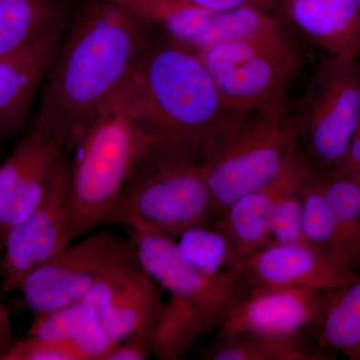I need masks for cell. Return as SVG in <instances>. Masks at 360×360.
<instances>
[{"label":"cell","mask_w":360,"mask_h":360,"mask_svg":"<svg viewBox=\"0 0 360 360\" xmlns=\"http://www.w3.org/2000/svg\"><path fill=\"white\" fill-rule=\"evenodd\" d=\"M151 37L149 27L108 0H87L60 42L44 79L35 122L68 150L89 120L129 84Z\"/></svg>","instance_id":"cell-1"},{"label":"cell","mask_w":360,"mask_h":360,"mask_svg":"<svg viewBox=\"0 0 360 360\" xmlns=\"http://www.w3.org/2000/svg\"><path fill=\"white\" fill-rule=\"evenodd\" d=\"M158 148L137 103L131 80L96 113L70 150L73 239L104 225L127 182Z\"/></svg>","instance_id":"cell-2"},{"label":"cell","mask_w":360,"mask_h":360,"mask_svg":"<svg viewBox=\"0 0 360 360\" xmlns=\"http://www.w3.org/2000/svg\"><path fill=\"white\" fill-rule=\"evenodd\" d=\"M131 86L158 150L198 162L203 137L224 108L198 54L150 39Z\"/></svg>","instance_id":"cell-3"},{"label":"cell","mask_w":360,"mask_h":360,"mask_svg":"<svg viewBox=\"0 0 360 360\" xmlns=\"http://www.w3.org/2000/svg\"><path fill=\"white\" fill-rule=\"evenodd\" d=\"M296 144L286 103L246 115L222 111L206 131L198 156L215 220L239 198L274 181Z\"/></svg>","instance_id":"cell-4"},{"label":"cell","mask_w":360,"mask_h":360,"mask_svg":"<svg viewBox=\"0 0 360 360\" xmlns=\"http://www.w3.org/2000/svg\"><path fill=\"white\" fill-rule=\"evenodd\" d=\"M214 221L212 195L198 161L156 149L127 182L104 225L174 239Z\"/></svg>","instance_id":"cell-5"},{"label":"cell","mask_w":360,"mask_h":360,"mask_svg":"<svg viewBox=\"0 0 360 360\" xmlns=\"http://www.w3.org/2000/svg\"><path fill=\"white\" fill-rule=\"evenodd\" d=\"M292 115L310 169L326 179L338 174L360 122V59L326 54Z\"/></svg>","instance_id":"cell-6"},{"label":"cell","mask_w":360,"mask_h":360,"mask_svg":"<svg viewBox=\"0 0 360 360\" xmlns=\"http://www.w3.org/2000/svg\"><path fill=\"white\" fill-rule=\"evenodd\" d=\"M224 110L246 113L285 103L298 66L288 39L238 40L200 52Z\"/></svg>","instance_id":"cell-7"},{"label":"cell","mask_w":360,"mask_h":360,"mask_svg":"<svg viewBox=\"0 0 360 360\" xmlns=\"http://www.w3.org/2000/svg\"><path fill=\"white\" fill-rule=\"evenodd\" d=\"M137 262L172 297L200 317L206 333L221 328L250 288L238 269L207 276L187 265L174 238L150 232L129 231Z\"/></svg>","instance_id":"cell-8"},{"label":"cell","mask_w":360,"mask_h":360,"mask_svg":"<svg viewBox=\"0 0 360 360\" xmlns=\"http://www.w3.org/2000/svg\"><path fill=\"white\" fill-rule=\"evenodd\" d=\"M129 11L146 26L189 51L238 40L288 39L283 26L264 9L210 11L184 0H108Z\"/></svg>","instance_id":"cell-9"},{"label":"cell","mask_w":360,"mask_h":360,"mask_svg":"<svg viewBox=\"0 0 360 360\" xmlns=\"http://www.w3.org/2000/svg\"><path fill=\"white\" fill-rule=\"evenodd\" d=\"M134 257L131 239L108 231L94 232L30 271L18 291L34 316L49 314L84 302L108 270Z\"/></svg>","instance_id":"cell-10"},{"label":"cell","mask_w":360,"mask_h":360,"mask_svg":"<svg viewBox=\"0 0 360 360\" xmlns=\"http://www.w3.org/2000/svg\"><path fill=\"white\" fill-rule=\"evenodd\" d=\"M73 240L70 158H66L39 205L8 232L2 248L0 276L6 292L65 250Z\"/></svg>","instance_id":"cell-11"},{"label":"cell","mask_w":360,"mask_h":360,"mask_svg":"<svg viewBox=\"0 0 360 360\" xmlns=\"http://www.w3.org/2000/svg\"><path fill=\"white\" fill-rule=\"evenodd\" d=\"M68 151L61 135L35 122L0 165V252L8 232L44 198Z\"/></svg>","instance_id":"cell-12"},{"label":"cell","mask_w":360,"mask_h":360,"mask_svg":"<svg viewBox=\"0 0 360 360\" xmlns=\"http://www.w3.org/2000/svg\"><path fill=\"white\" fill-rule=\"evenodd\" d=\"M84 302L101 317L115 342L148 335L160 314V286L144 271L137 258L115 265L91 288Z\"/></svg>","instance_id":"cell-13"},{"label":"cell","mask_w":360,"mask_h":360,"mask_svg":"<svg viewBox=\"0 0 360 360\" xmlns=\"http://www.w3.org/2000/svg\"><path fill=\"white\" fill-rule=\"evenodd\" d=\"M326 291L250 290L219 329L217 338L250 336L262 340L303 341L312 330Z\"/></svg>","instance_id":"cell-14"},{"label":"cell","mask_w":360,"mask_h":360,"mask_svg":"<svg viewBox=\"0 0 360 360\" xmlns=\"http://www.w3.org/2000/svg\"><path fill=\"white\" fill-rule=\"evenodd\" d=\"M238 270L250 290L329 291L356 276L343 271L307 243L266 246L246 257Z\"/></svg>","instance_id":"cell-15"},{"label":"cell","mask_w":360,"mask_h":360,"mask_svg":"<svg viewBox=\"0 0 360 360\" xmlns=\"http://www.w3.org/2000/svg\"><path fill=\"white\" fill-rule=\"evenodd\" d=\"M310 168L297 144L274 181L232 203L213 222L229 239L234 269L246 257L269 245L270 222L277 201L291 186L302 181Z\"/></svg>","instance_id":"cell-16"},{"label":"cell","mask_w":360,"mask_h":360,"mask_svg":"<svg viewBox=\"0 0 360 360\" xmlns=\"http://www.w3.org/2000/svg\"><path fill=\"white\" fill-rule=\"evenodd\" d=\"M293 25L326 54L360 59L357 0H281Z\"/></svg>","instance_id":"cell-17"},{"label":"cell","mask_w":360,"mask_h":360,"mask_svg":"<svg viewBox=\"0 0 360 360\" xmlns=\"http://www.w3.org/2000/svg\"><path fill=\"white\" fill-rule=\"evenodd\" d=\"M63 39L56 35L26 51L0 59V137L15 134L44 82Z\"/></svg>","instance_id":"cell-18"},{"label":"cell","mask_w":360,"mask_h":360,"mask_svg":"<svg viewBox=\"0 0 360 360\" xmlns=\"http://www.w3.org/2000/svg\"><path fill=\"white\" fill-rule=\"evenodd\" d=\"M68 0H0V59L63 34Z\"/></svg>","instance_id":"cell-19"},{"label":"cell","mask_w":360,"mask_h":360,"mask_svg":"<svg viewBox=\"0 0 360 360\" xmlns=\"http://www.w3.org/2000/svg\"><path fill=\"white\" fill-rule=\"evenodd\" d=\"M27 335L68 343L77 347L85 360H105L117 343L104 328L96 310L84 302L37 315Z\"/></svg>","instance_id":"cell-20"},{"label":"cell","mask_w":360,"mask_h":360,"mask_svg":"<svg viewBox=\"0 0 360 360\" xmlns=\"http://www.w3.org/2000/svg\"><path fill=\"white\" fill-rule=\"evenodd\" d=\"M311 333L321 352L360 360V274L345 285L326 291Z\"/></svg>","instance_id":"cell-21"},{"label":"cell","mask_w":360,"mask_h":360,"mask_svg":"<svg viewBox=\"0 0 360 360\" xmlns=\"http://www.w3.org/2000/svg\"><path fill=\"white\" fill-rule=\"evenodd\" d=\"M335 229L336 252L341 269L360 274V181L345 175L324 177Z\"/></svg>","instance_id":"cell-22"},{"label":"cell","mask_w":360,"mask_h":360,"mask_svg":"<svg viewBox=\"0 0 360 360\" xmlns=\"http://www.w3.org/2000/svg\"><path fill=\"white\" fill-rule=\"evenodd\" d=\"M206 330L188 305L170 296L148 333L151 357L175 360L186 354Z\"/></svg>","instance_id":"cell-23"},{"label":"cell","mask_w":360,"mask_h":360,"mask_svg":"<svg viewBox=\"0 0 360 360\" xmlns=\"http://www.w3.org/2000/svg\"><path fill=\"white\" fill-rule=\"evenodd\" d=\"M217 342L200 354L208 360H321L330 355L303 341H279L233 336L217 338Z\"/></svg>","instance_id":"cell-24"},{"label":"cell","mask_w":360,"mask_h":360,"mask_svg":"<svg viewBox=\"0 0 360 360\" xmlns=\"http://www.w3.org/2000/svg\"><path fill=\"white\" fill-rule=\"evenodd\" d=\"M302 194V232L305 243L321 251L336 266L343 270L338 264L335 222L326 196L324 177L314 174L310 169L309 174L303 180Z\"/></svg>","instance_id":"cell-25"},{"label":"cell","mask_w":360,"mask_h":360,"mask_svg":"<svg viewBox=\"0 0 360 360\" xmlns=\"http://www.w3.org/2000/svg\"><path fill=\"white\" fill-rule=\"evenodd\" d=\"M175 245L187 265L207 276L234 269L231 243L212 225L187 229L177 238Z\"/></svg>","instance_id":"cell-26"},{"label":"cell","mask_w":360,"mask_h":360,"mask_svg":"<svg viewBox=\"0 0 360 360\" xmlns=\"http://www.w3.org/2000/svg\"><path fill=\"white\" fill-rule=\"evenodd\" d=\"M305 177L288 189L277 201L270 222L269 245L307 243L302 232V184Z\"/></svg>","instance_id":"cell-27"},{"label":"cell","mask_w":360,"mask_h":360,"mask_svg":"<svg viewBox=\"0 0 360 360\" xmlns=\"http://www.w3.org/2000/svg\"><path fill=\"white\" fill-rule=\"evenodd\" d=\"M0 360H85V357L68 343L26 335L11 343L0 355Z\"/></svg>","instance_id":"cell-28"},{"label":"cell","mask_w":360,"mask_h":360,"mask_svg":"<svg viewBox=\"0 0 360 360\" xmlns=\"http://www.w3.org/2000/svg\"><path fill=\"white\" fill-rule=\"evenodd\" d=\"M151 359L148 335L131 336L120 342L108 354L105 360H146Z\"/></svg>","instance_id":"cell-29"},{"label":"cell","mask_w":360,"mask_h":360,"mask_svg":"<svg viewBox=\"0 0 360 360\" xmlns=\"http://www.w3.org/2000/svg\"><path fill=\"white\" fill-rule=\"evenodd\" d=\"M184 1L210 11H231L246 8V7L271 11L274 4V0H184Z\"/></svg>","instance_id":"cell-30"},{"label":"cell","mask_w":360,"mask_h":360,"mask_svg":"<svg viewBox=\"0 0 360 360\" xmlns=\"http://www.w3.org/2000/svg\"><path fill=\"white\" fill-rule=\"evenodd\" d=\"M336 175H345V176L352 177V179L360 181V122L345 165L341 167L340 172L333 176H336Z\"/></svg>","instance_id":"cell-31"},{"label":"cell","mask_w":360,"mask_h":360,"mask_svg":"<svg viewBox=\"0 0 360 360\" xmlns=\"http://www.w3.org/2000/svg\"><path fill=\"white\" fill-rule=\"evenodd\" d=\"M13 330L8 311L0 300V355L13 343Z\"/></svg>","instance_id":"cell-32"},{"label":"cell","mask_w":360,"mask_h":360,"mask_svg":"<svg viewBox=\"0 0 360 360\" xmlns=\"http://www.w3.org/2000/svg\"><path fill=\"white\" fill-rule=\"evenodd\" d=\"M357 4H359V13H360V0H357Z\"/></svg>","instance_id":"cell-33"}]
</instances>
